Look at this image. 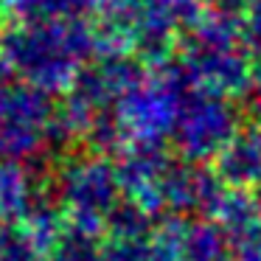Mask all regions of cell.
Returning <instances> with one entry per match:
<instances>
[{"instance_id":"6da1fadb","label":"cell","mask_w":261,"mask_h":261,"mask_svg":"<svg viewBox=\"0 0 261 261\" xmlns=\"http://www.w3.org/2000/svg\"><path fill=\"white\" fill-rule=\"evenodd\" d=\"M0 54L25 85L62 96L98 57L90 20H14L0 34Z\"/></svg>"},{"instance_id":"d6986e66","label":"cell","mask_w":261,"mask_h":261,"mask_svg":"<svg viewBox=\"0 0 261 261\" xmlns=\"http://www.w3.org/2000/svg\"><path fill=\"white\" fill-rule=\"evenodd\" d=\"M12 68H9V62L3 59V54H0V98L9 93V87H12Z\"/></svg>"},{"instance_id":"277c9868","label":"cell","mask_w":261,"mask_h":261,"mask_svg":"<svg viewBox=\"0 0 261 261\" xmlns=\"http://www.w3.org/2000/svg\"><path fill=\"white\" fill-rule=\"evenodd\" d=\"M57 96L31 85L9 87L0 98V158L3 160H29L48 152V132H51Z\"/></svg>"},{"instance_id":"30bf717a","label":"cell","mask_w":261,"mask_h":261,"mask_svg":"<svg viewBox=\"0 0 261 261\" xmlns=\"http://www.w3.org/2000/svg\"><path fill=\"white\" fill-rule=\"evenodd\" d=\"M214 219L222 225L233 247L253 244L255 233L261 227V197H255L250 188L227 186L214 211Z\"/></svg>"},{"instance_id":"7a4b0ae2","label":"cell","mask_w":261,"mask_h":261,"mask_svg":"<svg viewBox=\"0 0 261 261\" xmlns=\"http://www.w3.org/2000/svg\"><path fill=\"white\" fill-rule=\"evenodd\" d=\"M194 90L199 87L180 57L149 68V73L113 104L126 146L171 141L180 110Z\"/></svg>"},{"instance_id":"7c38bea8","label":"cell","mask_w":261,"mask_h":261,"mask_svg":"<svg viewBox=\"0 0 261 261\" xmlns=\"http://www.w3.org/2000/svg\"><path fill=\"white\" fill-rule=\"evenodd\" d=\"M107 0H0L12 20H90Z\"/></svg>"},{"instance_id":"3957f363","label":"cell","mask_w":261,"mask_h":261,"mask_svg":"<svg viewBox=\"0 0 261 261\" xmlns=\"http://www.w3.org/2000/svg\"><path fill=\"white\" fill-rule=\"evenodd\" d=\"M57 199L68 216V230L101 239L107 219L124 199L118 169L110 154H79L68 158L57 171Z\"/></svg>"},{"instance_id":"9a60e30c","label":"cell","mask_w":261,"mask_h":261,"mask_svg":"<svg viewBox=\"0 0 261 261\" xmlns=\"http://www.w3.org/2000/svg\"><path fill=\"white\" fill-rule=\"evenodd\" d=\"M104 261H152V236H104Z\"/></svg>"},{"instance_id":"e0dca14e","label":"cell","mask_w":261,"mask_h":261,"mask_svg":"<svg viewBox=\"0 0 261 261\" xmlns=\"http://www.w3.org/2000/svg\"><path fill=\"white\" fill-rule=\"evenodd\" d=\"M242 29H244V45L255 57H261V0H247L244 3Z\"/></svg>"},{"instance_id":"ffe728a7","label":"cell","mask_w":261,"mask_h":261,"mask_svg":"<svg viewBox=\"0 0 261 261\" xmlns=\"http://www.w3.org/2000/svg\"><path fill=\"white\" fill-rule=\"evenodd\" d=\"M152 261H177V258H171V255H166V253H158V250L152 247Z\"/></svg>"},{"instance_id":"8992f818","label":"cell","mask_w":261,"mask_h":261,"mask_svg":"<svg viewBox=\"0 0 261 261\" xmlns=\"http://www.w3.org/2000/svg\"><path fill=\"white\" fill-rule=\"evenodd\" d=\"M180 59L191 70L199 90H211L230 98L250 93L253 79L258 73L253 62V51L244 42H236V45H188V42H182Z\"/></svg>"},{"instance_id":"cb8c5ba5","label":"cell","mask_w":261,"mask_h":261,"mask_svg":"<svg viewBox=\"0 0 261 261\" xmlns=\"http://www.w3.org/2000/svg\"><path fill=\"white\" fill-rule=\"evenodd\" d=\"M258 197H261V194H258Z\"/></svg>"},{"instance_id":"9c48e42d","label":"cell","mask_w":261,"mask_h":261,"mask_svg":"<svg viewBox=\"0 0 261 261\" xmlns=\"http://www.w3.org/2000/svg\"><path fill=\"white\" fill-rule=\"evenodd\" d=\"M214 169L230 188H261V126H239L214 158Z\"/></svg>"},{"instance_id":"ac0fdd59","label":"cell","mask_w":261,"mask_h":261,"mask_svg":"<svg viewBox=\"0 0 261 261\" xmlns=\"http://www.w3.org/2000/svg\"><path fill=\"white\" fill-rule=\"evenodd\" d=\"M250 115H253V124L261 126V68L253 79V87H250Z\"/></svg>"},{"instance_id":"4fadbf2b","label":"cell","mask_w":261,"mask_h":261,"mask_svg":"<svg viewBox=\"0 0 261 261\" xmlns=\"http://www.w3.org/2000/svg\"><path fill=\"white\" fill-rule=\"evenodd\" d=\"M34 177L17 160L0 158V225L3 222H17L34 202Z\"/></svg>"},{"instance_id":"ba28073f","label":"cell","mask_w":261,"mask_h":261,"mask_svg":"<svg viewBox=\"0 0 261 261\" xmlns=\"http://www.w3.org/2000/svg\"><path fill=\"white\" fill-rule=\"evenodd\" d=\"M225 188V180L216 174L214 166L197 160L171 163L163 186L166 211L180 216H214Z\"/></svg>"},{"instance_id":"52a82bcc","label":"cell","mask_w":261,"mask_h":261,"mask_svg":"<svg viewBox=\"0 0 261 261\" xmlns=\"http://www.w3.org/2000/svg\"><path fill=\"white\" fill-rule=\"evenodd\" d=\"M174 160L166 152V143H132L118 154V180L124 199L141 205L152 216L166 211L163 186Z\"/></svg>"},{"instance_id":"5bb4252c","label":"cell","mask_w":261,"mask_h":261,"mask_svg":"<svg viewBox=\"0 0 261 261\" xmlns=\"http://www.w3.org/2000/svg\"><path fill=\"white\" fill-rule=\"evenodd\" d=\"M42 250L34 244L20 222H3L0 225V261H42Z\"/></svg>"},{"instance_id":"603a6c76","label":"cell","mask_w":261,"mask_h":261,"mask_svg":"<svg viewBox=\"0 0 261 261\" xmlns=\"http://www.w3.org/2000/svg\"><path fill=\"white\" fill-rule=\"evenodd\" d=\"M0 12H3V9H0Z\"/></svg>"},{"instance_id":"8fae6325","label":"cell","mask_w":261,"mask_h":261,"mask_svg":"<svg viewBox=\"0 0 261 261\" xmlns=\"http://www.w3.org/2000/svg\"><path fill=\"white\" fill-rule=\"evenodd\" d=\"M17 222L29 230V236L42 250V255L54 253L62 244V239L68 236V216H65V208L59 205V199L54 197L37 194L34 202L25 208V214Z\"/></svg>"},{"instance_id":"44dd1931","label":"cell","mask_w":261,"mask_h":261,"mask_svg":"<svg viewBox=\"0 0 261 261\" xmlns=\"http://www.w3.org/2000/svg\"><path fill=\"white\" fill-rule=\"evenodd\" d=\"M253 244H255V247H258V250H261V227H258V233H255V239H253Z\"/></svg>"},{"instance_id":"5b68a950","label":"cell","mask_w":261,"mask_h":261,"mask_svg":"<svg viewBox=\"0 0 261 261\" xmlns=\"http://www.w3.org/2000/svg\"><path fill=\"white\" fill-rule=\"evenodd\" d=\"M239 110L230 96L211 90H194L180 110L174 126V149L182 160L208 163L225 149V143L239 132Z\"/></svg>"},{"instance_id":"2e32d148","label":"cell","mask_w":261,"mask_h":261,"mask_svg":"<svg viewBox=\"0 0 261 261\" xmlns=\"http://www.w3.org/2000/svg\"><path fill=\"white\" fill-rule=\"evenodd\" d=\"M42 261H104L101 253V239L82 236V233L68 230V236L62 239L54 253H48Z\"/></svg>"},{"instance_id":"7402d4cb","label":"cell","mask_w":261,"mask_h":261,"mask_svg":"<svg viewBox=\"0 0 261 261\" xmlns=\"http://www.w3.org/2000/svg\"><path fill=\"white\" fill-rule=\"evenodd\" d=\"M219 261H239V258H236V253H233V255H225V258H219Z\"/></svg>"}]
</instances>
